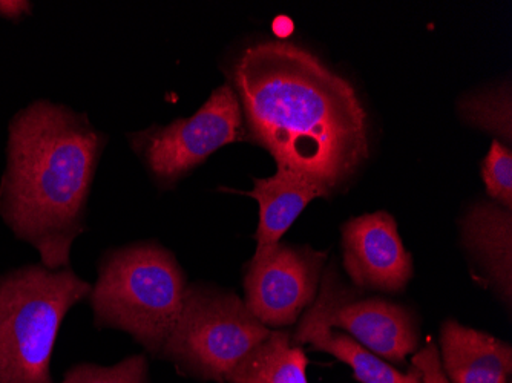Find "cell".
Returning a JSON list of instances; mask_svg holds the SVG:
<instances>
[{
	"instance_id": "cell-18",
	"label": "cell",
	"mask_w": 512,
	"mask_h": 383,
	"mask_svg": "<svg viewBox=\"0 0 512 383\" xmlns=\"http://www.w3.org/2000/svg\"><path fill=\"white\" fill-rule=\"evenodd\" d=\"M413 368L421 373L422 383H451L434 344H428L419 353L414 354Z\"/></svg>"
},
{
	"instance_id": "cell-6",
	"label": "cell",
	"mask_w": 512,
	"mask_h": 383,
	"mask_svg": "<svg viewBox=\"0 0 512 383\" xmlns=\"http://www.w3.org/2000/svg\"><path fill=\"white\" fill-rule=\"evenodd\" d=\"M243 111L237 92L223 85L192 117L134 137L149 171L161 181L178 180L223 146L244 140Z\"/></svg>"
},
{
	"instance_id": "cell-15",
	"label": "cell",
	"mask_w": 512,
	"mask_h": 383,
	"mask_svg": "<svg viewBox=\"0 0 512 383\" xmlns=\"http://www.w3.org/2000/svg\"><path fill=\"white\" fill-rule=\"evenodd\" d=\"M511 86L502 85L468 95L460 102L463 118L471 125L512 140Z\"/></svg>"
},
{
	"instance_id": "cell-5",
	"label": "cell",
	"mask_w": 512,
	"mask_h": 383,
	"mask_svg": "<svg viewBox=\"0 0 512 383\" xmlns=\"http://www.w3.org/2000/svg\"><path fill=\"white\" fill-rule=\"evenodd\" d=\"M270 333L234 293L191 285L161 351L184 370L220 380Z\"/></svg>"
},
{
	"instance_id": "cell-14",
	"label": "cell",
	"mask_w": 512,
	"mask_h": 383,
	"mask_svg": "<svg viewBox=\"0 0 512 383\" xmlns=\"http://www.w3.org/2000/svg\"><path fill=\"white\" fill-rule=\"evenodd\" d=\"M307 356L284 331H272L226 376L230 383H309Z\"/></svg>"
},
{
	"instance_id": "cell-11",
	"label": "cell",
	"mask_w": 512,
	"mask_h": 383,
	"mask_svg": "<svg viewBox=\"0 0 512 383\" xmlns=\"http://www.w3.org/2000/svg\"><path fill=\"white\" fill-rule=\"evenodd\" d=\"M247 197L255 198L260 206V224L256 230V252H263L281 243L290 229L315 198L329 197L318 184L295 172L278 169L273 177L255 178Z\"/></svg>"
},
{
	"instance_id": "cell-9",
	"label": "cell",
	"mask_w": 512,
	"mask_h": 383,
	"mask_svg": "<svg viewBox=\"0 0 512 383\" xmlns=\"http://www.w3.org/2000/svg\"><path fill=\"white\" fill-rule=\"evenodd\" d=\"M342 246L345 270L358 287L401 292L413 276V259L390 213H367L345 223Z\"/></svg>"
},
{
	"instance_id": "cell-12",
	"label": "cell",
	"mask_w": 512,
	"mask_h": 383,
	"mask_svg": "<svg viewBox=\"0 0 512 383\" xmlns=\"http://www.w3.org/2000/svg\"><path fill=\"white\" fill-rule=\"evenodd\" d=\"M511 209L496 203H480L463 221L465 244L476 253L500 295H512Z\"/></svg>"
},
{
	"instance_id": "cell-13",
	"label": "cell",
	"mask_w": 512,
	"mask_h": 383,
	"mask_svg": "<svg viewBox=\"0 0 512 383\" xmlns=\"http://www.w3.org/2000/svg\"><path fill=\"white\" fill-rule=\"evenodd\" d=\"M293 341L298 345L310 344L313 350L332 354L338 361L352 368L355 379L361 383H399L404 374L381 361V357L368 351L352 336L339 333L306 311L296 328Z\"/></svg>"
},
{
	"instance_id": "cell-2",
	"label": "cell",
	"mask_w": 512,
	"mask_h": 383,
	"mask_svg": "<svg viewBox=\"0 0 512 383\" xmlns=\"http://www.w3.org/2000/svg\"><path fill=\"white\" fill-rule=\"evenodd\" d=\"M102 146L85 117L51 102H34L11 120L0 212L46 269L68 266Z\"/></svg>"
},
{
	"instance_id": "cell-19",
	"label": "cell",
	"mask_w": 512,
	"mask_h": 383,
	"mask_svg": "<svg viewBox=\"0 0 512 383\" xmlns=\"http://www.w3.org/2000/svg\"><path fill=\"white\" fill-rule=\"evenodd\" d=\"M30 8V2H19V0L7 2V0H0V16L7 17V19H19V17L25 16L30 11Z\"/></svg>"
},
{
	"instance_id": "cell-16",
	"label": "cell",
	"mask_w": 512,
	"mask_h": 383,
	"mask_svg": "<svg viewBox=\"0 0 512 383\" xmlns=\"http://www.w3.org/2000/svg\"><path fill=\"white\" fill-rule=\"evenodd\" d=\"M148 364L143 356H132L115 367L79 365L66 374L63 383H146Z\"/></svg>"
},
{
	"instance_id": "cell-10",
	"label": "cell",
	"mask_w": 512,
	"mask_h": 383,
	"mask_svg": "<svg viewBox=\"0 0 512 383\" xmlns=\"http://www.w3.org/2000/svg\"><path fill=\"white\" fill-rule=\"evenodd\" d=\"M442 367L453 383H509L512 350L499 339L447 321L442 327Z\"/></svg>"
},
{
	"instance_id": "cell-3",
	"label": "cell",
	"mask_w": 512,
	"mask_h": 383,
	"mask_svg": "<svg viewBox=\"0 0 512 383\" xmlns=\"http://www.w3.org/2000/svg\"><path fill=\"white\" fill-rule=\"evenodd\" d=\"M91 290L69 270L39 266L0 279V383H53L50 362L60 325Z\"/></svg>"
},
{
	"instance_id": "cell-7",
	"label": "cell",
	"mask_w": 512,
	"mask_h": 383,
	"mask_svg": "<svg viewBox=\"0 0 512 383\" xmlns=\"http://www.w3.org/2000/svg\"><path fill=\"white\" fill-rule=\"evenodd\" d=\"M307 311L330 328L347 331L385 361L401 364L419 344L416 322L404 307L378 298H358L339 282L333 267L325 272L318 298Z\"/></svg>"
},
{
	"instance_id": "cell-17",
	"label": "cell",
	"mask_w": 512,
	"mask_h": 383,
	"mask_svg": "<svg viewBox=\"0 0 512 383\" xmlns=\"http://www.w3.org/2000/svg\"><path fill=\"white\" fill-rule=\"evenodd\" d=\"M486 190L500 206H512V154L500 141L494 140L490 152L482 163Z\"/></svg>"
},
{
	"instance_id": "cell-20",
	"label": "cell",
	"mask_w": 512,
	"mask_h": 383,
	"mask_svg": "<svg viewBox=\"0 0 512 383\" xmlns=\"http://www.w3.org/2000/svg\"><path fill=\"white\" fill-rule=\"evenodd\" d=\"M399 383H422L421 373H419L416 368H413L410 373L404 374V377H402Z\"/></svg>"
},
{
	"instance_id": "cell-1",
	"label": "cell",
	"mask_w": 512,
	"mask_h": 383,
	"mask_svg": "<svg viewBox=\"0 0 512 383\" xmlns=\"http://www.w3.org/2000/svg\"><path fill=\"white\" fill-rule=\"evenodd\" d=\"M250 137L332 194L368 158L367 112L352 83L306 48L284 40L249 46L234 68Z\"/></svg>"
},
{
	"instance_id": "cell-4",
	"label": "cell",
	"mask_w": 512,
	"mask_h": 383,
	"mask_svg": "<svg viewBox=\"0 0 512 383\" xmlns=\"http://www.w3.org/2000/svg\"><path fill=\"white\" fill-rule=\"evenodd\" d=\"M186 279L171 253L138 244L111 253L91 290L99 325L126 331L151 351L165 345L183 308Z\"/></svg>"
},
{
	"instance_id": "cell-8",
	"label": "cell",
	"mask_w": 512,
	"mask_h": 383,
	"mask_svg": "<svg viewBox=\"0 0 512 383\" xmlns=\"http://www.w3.org/2000/svg\"><path fill=\"white\" fill-rule=\"evenodd\" d=\"M324 253L275 244L255 252L246 278V305L267 328L295 324L318 292Z\"/></svg>"
}]
</instances>
